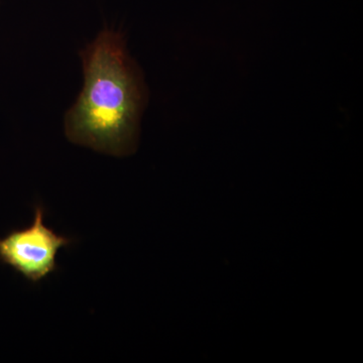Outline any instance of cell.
Returning a JSON list of instances; mask_svg holds the SVG:
<instances>
[{
    "instance_id": "6da1fadb",
    "label": "cell",
    "mask_w": 363,
    "mask_h": 363,
    "mask_svg": "<svg viewBox=\"0 0 363 363\" xmlns=\"http://www.w3.org/2000/svg\"><path fill=\"white\" fill-rule=\"evenodd\" d=\"M85 83L66 116L70 142L116 157L136 149L147 90L121 33L104 30L81 52Z\"/></svg>"
},
{
    "instance_id": "7a4b0ae2",
    "label": "cell",
    "mask_w": 363,
    "mask_h": 363,
    "mask_svg": "<svg viewBox=\"0 0 363 363\" xmlns=\"http://www.w3.org/2000/svg\"><path fill=\"white\" fill-rule=\"evenodd\" d=\"M74 240L59 235L45 224V208L35 207L32 225L14 229L0 238V262L11 267L26 281L39 283L58 271L57 255Z\"/></svg>"
}]
</instances>
